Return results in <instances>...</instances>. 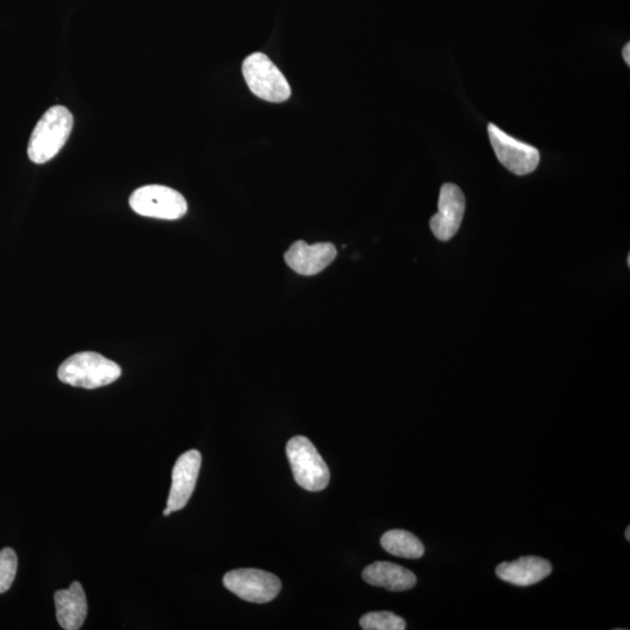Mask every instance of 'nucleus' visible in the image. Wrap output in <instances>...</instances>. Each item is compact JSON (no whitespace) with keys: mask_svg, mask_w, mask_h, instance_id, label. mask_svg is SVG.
Here are the masks:
<instances>
[{"mask_svg":"<svg viewBox=\"0 0 630 630\" xmlns=\"http://www.w3.org/2000/svg\"><path fill=\"white\" fill-rule=\"evenodd\" d=\"M133 212L153 219L179 220L187 213V201L175 189L149 185L136 189L130 196Z\"/></svg>","mask_w":630,"mask_h":630,"instance_id":"39448f33","label":"nucleus"},{"mask_svg":"<svg viewBox=\"0 0 630 630\" xmlns=\"http://www.w3.org/2000/svg\"><path fill=\"white\" fill-rule=\"evenodd\" d=\"M172 514V511L170 509H165L164 510V516H170Z\"/></svg>","mask_w":630,"mask_h":630,"instance_id":"a211bd4d","label":"nucleus"},{"mask_svg":"<svg viewBox=\"0 0 630 630\" xmlns=\"http://www.w3.org/2000/svg\"><path fill=\"white\" fill-rule=\"evenodd\" d=\"M626 538H627V541H630V527H628L626 530Z\"/></svg>","mask_w":630,"mask_h":630,"instance_id":"6ab92c4d","label":"nucleus"},{"mask_svg":"<svg viewBox=\"0 0 630 630\" xmlns=\"http://www.w3.org/2000/svg\"><path fill=\"white\" fill-rule=\"evenodd\" d=\"M465 209V195L457 185L445 184L441 187L438 213L430 221L432 233L439 241H450L458 233Z\"/></svg>","mask_w":630,"mask_h":630,"instance_id":"6e6552de","label":"nucleus"},{"mask_svg":"<svg viewBox=\"0 0 630 630\" xmlns=\"http://www.w3.org/2000/svg\"><path fill=\"white\" fill-rule=\"evenodd\" d=\"M382 548L392 556L405 559L422 558L424 545L419 539L405 530H390L381 538Z\"/></svg>","mask_w":630,"mask_h":630,"instance_id":"4468645a","label":"nucleus"},{"mask_svg":"<svg viewBox=\"0 0 630 630\" xmlns=\"http://www.w3.org/2000/svg\"><path fill=\"white\" fill-rule=\"evenodd\" d=\"M227 590L254 604H266L277 597L282 583L275 574L256 569L228 572L223 578Z\"/></svg>","mask_w":630,"mask_h":630,"instance_id":"423d86ee","label":"nucleus"},{"mask_svg":"<svg viewBox=\"0 0 630 630\" xmlns=\"http://www.w3.org/2000/svg\"><path fill=\"white\" fill-rule=\"evenodd\" d=\"M362 577L369 585L392 592L408 591L417 584V578L410 570L389 562H376L367 566Z\"/></svg>","mask_w":630,"mask_h":630,"instance_id":"ddd939ff","label":"nucleus"},{"mask_svg":"<svg viewBox=\"0 0 630 630\" xmlns=\"http://www.w3.org/2000/svg\"><path fill=\"white\" fill-rule=\"evenodd\" d=\"M18 569L17 553L10 548L0 551V594L10 590Z\"/></svg>","mask_w":630,"mask_h":630,"instance_id":"dca6fc26","label":"nucleus"},{"mask_svg":"<svg viewBox=\"0 0 630 630\" xmlns=\"http://www.w3.org/2000/svg\"><path fill=\"white\" fill-rule=\"evenodd\" d=\"M623 59H625L627 65H630V44H627L625 48H623Z\"/></svg>","mask_w":630,"mask_h":630,"instance_id":"f3484780","label":"nucleus"},{"mask_svg":"<svg viewBox=\"0 0 630 630\" xmlns=\"http://www.w3.org/2000/svg\"><path fill=\"white\" fill-rule=\"evenodd\" d=\"M72 112L62 105L48 109L32 132L28 143V158L34 164H45L58 154L72 133Z\"/></svg>","mask_w":630,"mask_h":630,"instance_id":"f257e3e1","label":"nucleus"},{"mask_svg":"<svg viewBox=\"0 0 630 630\" xmlns=\"http://www.w3.org/2000/svg\"><path fill=\"white\" fill-rule=\"evenodd\" d=\"M338 252L332 243L307 244L297 241L286 251L285 262L301 276H314L331 264Z\"/></svg>","mask_w":630,"mask_h":630,"instance_id":"9d476101","label":"nucleus"},{"mask_svg":"<svg viewBox=\"0 0 630 630\" xmlns=\"http://www.w3.org/2000/svg\"><path fill=\"white\" fill-rule=\"evenodd\" d=\"M360 626L364 630H404L406 623L391 612H371L362 616Z\"/></svg>","mask_w":630,"mask_h":630,"instance_id":"2eb2a0df","label":"nucleus"},{"mask_svg":"<svg viewBox=\"0 0 630 630\" xmlns=\"http://www.w3.org/2000/svg\"><path fill=\"white\" fill-rule=\"evenodd\" d=\"M56 619L61 628L77 630L87 618L88 604L86 593L79 581H74L67 590H60L54 595Z\"/></svg>","mask_w":630,"mask_h":630,"instance_id":"f8f14e48","label":"nucleus"},{"mask_svg":"<svg viewBox=\"0 0 630 630\" xmlns=\"http://www.w3.org/2000/svg\"><path fill=\"white\" fill-rule=\"evenodd\" d=\"M201 453L196 450L181 455L172 472V486L167 500V509L172 513L186 507L194 492L201 468Z\"/></svg>","mask_w":630,"mask_h":630,"instance_id":"1a4fd4ad","label":"nucleus"},{"mask_svg":"<svg viewBox=\"0 0 630 630\" xmlns=\"http://www.w3.org/2000/svg\"><path fill=\"white\" fill-rule=\"evenodd\" d=\"M121 375L122 369L116 362L94 352L70 356L58 371L62 383L89 390L114 383Z\"/></svg>","mask_w":630,"mask_h":630,"instance_id":"f03ea898","label":"nucleus"},{"mask_svg":"<svg viewBox=\"0 0 630 630\" xmlns=\"http://www.w3.org/2000/svg\"><path fill=\"white\" fill-rule=\"evenodd\" d=\"M242 73L252 94L272 103L289 100L291 87L286 77L268 56L254 53L244 60Z\"/></svg>","mask_w":630,"mask_h":630,"instance_id":"7ed1b4c3","label":"nucleus"},{"mask_svg":"<svg viewBox=\"0 0 630 630\" xmlns=\"http://www.w3.org/2000/svg\"><path fill=\"white\" fill-rule=\"evenodd\" d=\"M294 480L308 492H321L329 483V469L317 448L305 437H294L286 445Z\"/></svg>","mask_w":630,"mask_h":630,"instance_id":"20e7f679","label":"nucleus"},{"mask_svg":"<svg viewBox=\"0 0 630 630\" xmlns=\"http://www.w3.org/2000/svg\"><path fill=\"white\" fill-rule=\"evenodd\" d=\"M490 143L500 163L511 173L527 175L536 170L541 154L536 147L507 135L494 124H489Z\"/></svg>","mask_w":630,"mask_h":630,"instance_id":"0eeeda50","label":"nucleus"},{"mask_svg":"<svg viewBox=\"0 0 630 630\" xmlns=\"http://www.w3.org/2000/svg\"><path fill=\"white\" fill-rule=\"evenodd\" d=\"M551 572L552 566L548 560L534 556L521 557L496 567L497 577L520 587L535 585L549 577Z\"/></svg>","mask_w":630,"mask_h":630,"instance_id":"9b49d317","label":"nucleus"}]
</instances>
